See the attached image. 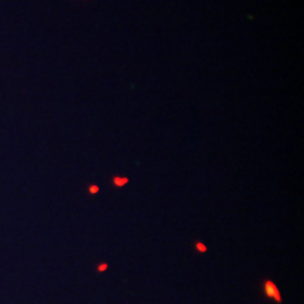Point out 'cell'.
<instances>
[{
  "mask_svg": "<svg viewBox=\"0 0 304 304\" xmlns=\"http://www.w3.org/2000/svg\"><path fill=\"white\" fill-rule=\"evenodd\" d=\"M196 248L199 249V251H202V252H204V251H206V247H204L202 242H197V244H196Z\"/></svg>",
  "mask_w": 304,
  "mask_h": 304,
  "instance_id": "3",
  "label": "cell"
},
{
  "mask_svg": "<svg viewBox=\"0 0 304 304\" xmlns=\"http://www.w3.org/2000/svg\"><path fill=\"white\" fill-rule=\"evenodd\" d=\"M89 192H90V193H97V192H99V187H97V186H95V185H93V186H90V189H89Z\"/></svg>",
  "mask_w": 304,
  "mask_h": 304,
  "instance_id": "4",
  "label": "cell"
},
{
  "mask_svg": "<svg viewBox=\"0 0 304 304\" xmlns=\"http://www.w3.org/2000/svg\"><path fill=\"white\" fill-rule=\"evenodd\" d=\"M265 289H266V290H269L268 293H269V294H272L275 299L280 300V297H279V293H277V289L275 287V286H273V285H272V283H270V282H268V283H266V287H265Z\"/></svg>",
  "mask_w": 304,
  "mask_h": 304,
  "instance_id": "1",
  "label": "cell"
},
{
  "mask_svg": "<svg viewBox=\"0 0 304 304\" xmlns=\"http://www.w3.org/2000/svg\"><path fill=\"white\" fill-rule=\"evenodd\" d=\"M127 183H128V178H120V176L113 178V185L116 187H121V186H124Z\"/></svg>",
  "mask_w": 304,
  "mask_h": 304,
  "instance_id": "2",
  "label": "cell"
}]
</instances>
